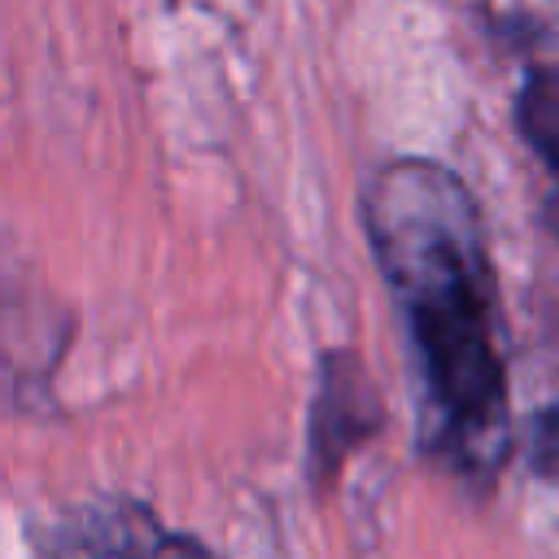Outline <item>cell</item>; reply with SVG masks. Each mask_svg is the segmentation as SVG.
<instances>
[{"label":"cell","mask_w":559,"mask_h":559,"mask_svg":"<svg viewBox=\"0 0 559 559\" xmlns=\"http://www.w3.org/2000/svg\"><path fill=\"white\" fill-rule=\"evenodd\" d=\"M380 428H384V402L362 354L349 345L323 349L314 367V397L306 428L310 485L328 489L341 476L345 459H354Z\"/></svg>","instance_id":"cell-2"},{"label":"cell","mask_w":559,"mask_h":559,"mask_svg":"<svg viewBox=\"0 0 559 559\" xmlns=\"http://www.w3.org/2000/svg\"><path fill=\"white\" fill-rule=\"evenodd\" d=\"M362 227L411 341L424 445L467 485H489L507 459L511 397L476 197L432 157H393L362 192Z\"/></svg>","instance_id":"cell-1"},{"label":"cell","mask_w":559,"mask_h":559,"mask_svg":"<svg viewBox=\"0 0 559 559\" xmlns=\"http://www.w3.org/2000/svg\"><path fill=\"white\" fill-rule=\"evenodd\" d=\"M533 467L546 480H559V406H550L546 415H537V428H533Z\"/></svg>","instance_id":"cell-5"},{"label":"cell","mask_w":559,"mask_h":559,"mask_svg":"<svg viewBox=\"0 0 559 559\" xmlns=\"http://www.w3.org/2000/svg\"><path fill=\"white\" fill-rule=\"evenodd\" d=\"M52 559H214L135 502H92L61 524Z\"/></svg>","instance_id":"cell-3"},{"label":"cell","mask_w":559,"mask_h":559,"mask_svg":"<svg viewBox=\"0 0 559 559\" xmlns=\"http://www.w3.org/2000/svg\"><path fill=\"white\" fill-rule=\"evenodd\" d=\"M515 127L528 153L550 175L559 201V66H533L515 92Z\"/></svg>","instance_id":"cell-4"}]
</instances>
